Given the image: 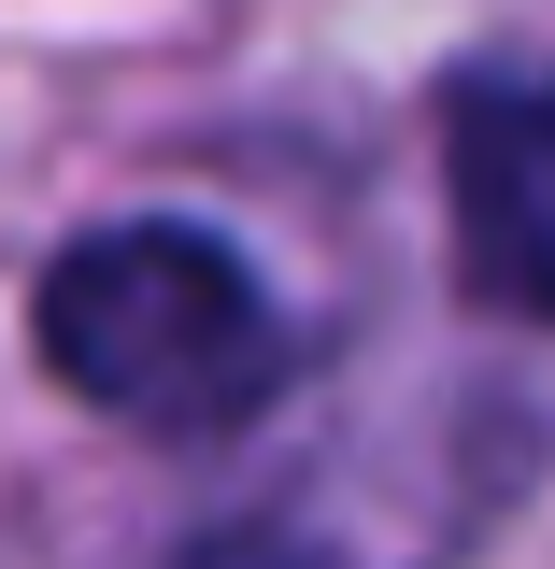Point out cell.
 I'll return each mask as SVG.
<instances>
[{
    "label": "cell",
    "mask_w": 555,
    "mask_h": 569,
    "mask_svg": "<svg viewBox=\"0 0 555 569\" xmlns=\"http://www.w3.org/2000/svg\"><path fill=\"white\" fill-rule=\"evenodd\" d=\"M29 328H43V370L115 427H228L285 370V313L214 228H86L43 271Z\"/></svg>",
    "instance_id": "1"
},
{
    "label": "cell",
    "mask_w": 555,
    "mask_h": 569,
    "mask_svg": "<svg viewBox=\"0 0 555 569\" xmlns=\"http://www.w3.org/2000/svg\"><path fill=\"white\" fill-rule=\"evenodd\" d=\"M442 171H456V271H470V299L555 328V71L470 86Z\"/></svg>",
    "instance_id": "2"
}]
</instances>
